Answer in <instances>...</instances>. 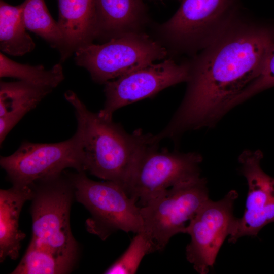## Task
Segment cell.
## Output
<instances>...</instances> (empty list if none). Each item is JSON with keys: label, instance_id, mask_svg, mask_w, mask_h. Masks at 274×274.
<instances>
[{"label": "cell", "instance_id": "obj_22", "mask_svg": "<svg viewBox=\"0 0 274 274\" xmlns=\"http://www.w3.org/2000/svg\"><path fill=\"white\" fill-rule=\"evenodd\" d=\"M274 86V41L261 72L257 78L238 97L239 104L265 89Z\"/></svg>", "mask_w": 274, "mask_h": 274}, {"label": "cell", "instance_id": "obj_17", "mask_svg": "<svg viewBox=\"0 0 274 274\" xmlns=\"http://www.w3.org/2000/svg\"><path fill=\"white\" fill-rule=\"evenodd\" d=\"M22 16V5L12 6L0 2V49L14 56L32 51L35 43L27 32Z\"/></svg>", "mask_w": 274, "mask_h": 274}, {"label": "cell", "instance_id": "obj_3", "mask_svg": "<svg viewBox=\"0 0 274 274\" xmlns=\"http://www.w3.org/2000/svg\"><path fill=\"white\" fill-rule=\"evenodd\" d=\"M239 14L238 0H182L174 15L152 23L151 36L168 56L193 57L208 46Z\"/></svg>", "mask_w": 274, "mask_h": 274}, {"label": "cell", "instance_id": "obj_2", "mask_svg": "<svg viewBox=\"0 0 274 274\" xmlns=\"http://www.w3.org/2000/svg\"><path fill=\"white\" fill-rule=\"evenodd\" d=\"M64 97L73 107L81 133L85 171L124 187L149 133L141 129L127 132L113 119L88 110L72 91H66Z\"/></svg>", "mask_w": 274, "mask_h": 274}, {"label": "cell", "instance_id": "obj_1", "mask_svg": "<svg viewBox=\"0 0 274 274\" xmlns=\"http://www.w3.org/2000/svg\"><path fill=\"white\" fill-rule=\"evenodd\" d=\"M274 41V28L239 13L207 47L191 57L184 98L162 140L212 126L260 75Z\"/></svg>", "mask_w": 274, "mask_h": 274}, {"label": "cell", "instance_id": "obj_5", "mask_svg": "<svg viewBox=\"0 0 274 274\" xmlns=\"http://www.w3.org/2000/svg\"><path fill=\"white\" fill-rule=\"evenodd\" d=\"M74 54L76 64L85 68L92 80L100 84L168 57L166 49L147 32L126 35L100 44L92 43Z\"/></svg>", "mask_w": 274, "mask_h": 274}, {"label": "cell", "instance_id": "obj_4", "mask_svg": "<svg viewBox=\"0 0 274 274\" xmlns=\"http://www.w3.org/2000/svg\"><path fill=\"white\" fill-rule=\"evenodd\" d=\"M31 185L32 236L29 246L75 264L78 246L70 224L74 191L66 172Z\"/></svg>", "mask_w": 274, "mask_h": 274}, {"label": "cell", "instance_id": "obj_20", "mask_svg": "<svg viewBox=\"0 0 274 274\" xmlns=\"http://www.w3.org/2000/svg\"><path fill=\"white\" fill-rule=\"evenodd\" d=\"M74 264L28 246L13 274H60L72 271Z\"/></svg>", "mask_w": 274, "mask_h": 274}, {"label": "cell", "instance_id": "obj_19", "mask_svg": "<svg viewBox=\"0 0 274 274\" xmlns=\"http://www.w3.org/2000/svg\"><path fill=\"white\" fill-rule=\"evenodd\" d=\"M22 5L23 19L27 30L40 36L59 51L63 44L62 35L44 0H25Z\"/></svg>", "mask_w": 274, "mask_h": 274}, {"label": "cell", "instance_id": "obj_21", "mask_svg": "<svg viewBox=\"0 0 274 274\" xmlns=\"http://www.w3.org/2000/svg\"><path fill=\"white\" fill-rule=\"evenodd\" d=\"M155 251V247L146 233L140 232L132 238L124 253L104 273H135L143 257Z\"/></svg>", "mask_w": 274, "mask_h": 274}, {"label": "cell", "instance_id": "obj_8", "mask_svg": "<svg viewBox=\"0 0 274 274\" xmlns=\"http://www.w3.org/2000/svg\"><path fill=\"white\" fill-rule=\"evenodd\" d=\"M209 199L207 181L198 176L167 189L140 207L143 230L156 251L177 234L185 233L190 221Z\"/></svg>", "mask_w": 274, "mask_h": 274}, {"label": "cell", "instance_id": "obj_18", "mask_svg": "<svg viewBox=\"0 0 274 274\" xmlns=\"http://www.w3.org/2000/svg\"><path fill=\"white\" fill-rule=\"evenodd\" d=\"M0 77L17 79L54 89L64 79L60 63L46 70L42 65H31L14 61L0 53Z\"/></svg>", "mask_w": 274, "mask_h": 274}, {"label": "cell", "instance_id": "obj_13", "mask_svg": "<svg viewBox=\"0 0 274 274\" xmlns=\"http://www.w3.org/2000/svg\"><path fill=\"white\" fill-rule=\"evenodd\" d=\"M96 39L107 42L147 32L152 22L143 0H94Z\"/></svg>", "mask_w": 274, "mask_h": 274}, {"label": "cell", "instance_id": "obj_16", "mask_svg": "<svg viewBox=\"0 0 274 274\" xmlns=\"http://www.w3.org/2000/svg\"><path fill=\"white\" fill-rule=\"evenodd\" d=\"M53 89L18 81L0 82V137L5 139L11 129Z\"/></svg>", "mask_w": 274, "mask_h": 274}, {"label": "cell", "instance_id": "obj_7", "mask_svg": "<svg viewBox=\"0 0 274 274\" xmlns=\"http://www.w3.org/2000/svg\"><path fill=\"white\" fill-rule=\"evenodd\" d=\"M67 174L76 199L92 215L88 225L92 233L105 238L118 230L135 233L143 230L140 207L122 185L91 180L85 172Z\"/></svg>", "mask_w": 274, "mask_h": 274}, {"label": "cell", "instance_id": "obj_14", "mask_svg": "<svg viewBox=\"0 0 274 274\" xmlns=\"http://www.w3.org/2000/svg\"><path fill=\"white\" fill-rule=\"evenodd\" d=\"M57 23L63 38L59 51L62 62L96 39L94 0H57Z\"/></svg>", "mask_w": 274, "mask_h": 274}, {"label": "cell", "instance_id": "obj_15", "mask_svg": "<svg viewBox=\"0 0 274 274\" xmlns=\"http://www.w3.org/2000/svg\"><path fill=\"white\" fill-rule=\"evenodd\" d=\"M31 185H13L0 191V260L16 259L19 254L21 242L25 234L20 230L19 218L25 202L31 200Z\"/></svg>", "mask_w": 274, "mask_h": 274}, {"label": "cell", "instance_id": "obj_23", "mask_svg": "<svg viewBox=\"0 0 274 274\" xmlns=\"http://www.w3.org/2000/svg\"><path fill=\"white\" fill-rule=\"evenodd\" d=\"M179 1L181 2L182 0H179Z\"/></svg>", "mask_w": 274, "mask_h": 274}, {"label": "cell", "instance_id": "obj_11", "mask_svg": "<svg viewBox=\"0 0 274 274\" xmlns=\"http://www.w3.org/2000/svg\"><path fill=\"white\" fill-rule=\"evenodd\" d=\"M238 194L231 190L217 201L209 199L186 226L190 242L186 248L187 260L200 274H207L215 263L223 243L235 219L233 207Z\"/></svg>", "mask_w": 274, "mask_h": 274}, {"label": "cell", "instance_id": "obj_12", "mask_svg": "<svg viewBox=\"0 0 274 274\" xmlns=\"http://www.w3.org/2000/svg\"><path fill=\"white\" fill-rule=\"evenodd\" d=\"M262 152L245 151L239 157L241 172L246 178L248 192L243 216L235 218L229 236L234 243L245 236H256L267 224L274 223V178L262 169Z\"/></svg>", "mask_w": 274, "mask_h": 274}, {"label": "cell", "instance_id": "obj_9", "mask_svg": "<svg viewBox=\"0 0 274 274\" xmlns=\"http://www.w3.org/2000/svg\"><path fill=\"white\" fill-rule=\"evenodd\" d=\"M0 165L15 186L30 185L67 168L85 172L81 131L77 128L71 138L55 143L23 141L12 154L1 157Z\"/></svg>", "mask_w": 274, "mask_h": 274}, {"label": "cell", "instance_id": "obj_6", "mask_svg": "<svg viewBox=\"0 0 274 274\" xmlns=\"http://www.w3.org/2000/svg\"><path fill=\"white\" fill-rule=\"evenodd\" d=\"M152 134L141 151L123 188L139 207L169 188L200 176L201 156L194 152L159 150Z\"/></svg>", "mask_w": 274, "mask_h": 274}, {"label": "cell", "instance_id": "obj_10", "mask_svg": "<svg viewBox=\"0 0 274 274\" xmlns=\"http://www.w3.org/2000/svg\"><path fill=\"white\" fill-rule=\"evenodd\" d=\"M189 62L178 63L170 57L106 83L105 101L98 114L112 119L114 112L131 103L150 97L161 90L188 81Z\"/></svg>", "mask_w": 274, "mask_h": 274}]
</instances>
